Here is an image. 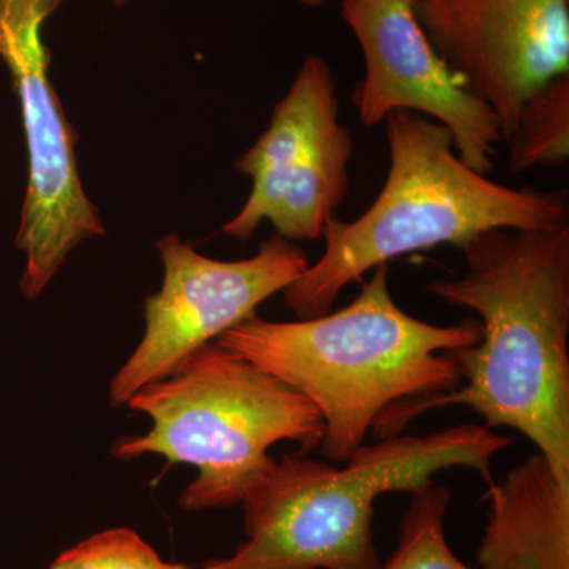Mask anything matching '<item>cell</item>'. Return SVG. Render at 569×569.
<instances>
[{
    "mask_svg": "<svg viewBox=\"0 0 569 569\" xmlns=\"http://www.w3.org/2000/svg\"><path fill=\"white\" fill-rule=\"evenodd\" d=\"M459 249L466 272L427 290L481 318L477 346L449 353L467 383L389 408L372 429L400 436L427 411L468 407L529 438L569 486V227L492 230Z\"/></svg>",
    "mask_w": 569,
    "mask_h": 569,
    "instance_id": "cell-1",
    "label": "cell"
},
{
    "mask_svg": "<svg viewBox=\"0 0 569 569\" xmlns=\"http://www.w3.org/2000/svg\"><path fill=\"white\" fill-rule=\"evenodd\" d=\"M481 326H436L392 299L389 266L336 313L298 321L252 317L216 340L296 389L325 422L321 452L347 462L389 408L458 388L451 351L477 346Z\"/></svg>",
    "mask_w": 569,
    "mask_h": 569,
    "instance_id": "cell-2",
    "label": "cell"
},
{
    "mask_svg": "<svg viewBox=\"0 0 569 569\" xmlns=\"http://www.w3.org/2000/svg\"><path fill=\"white\" fill-rule=\"evenodd\" d=\"M389 171L383 190L359 219L332 216L325 252L307 266L283 298L298 320L329 313L348 284L402 254L459 247L492 230L568 227V193L512 189L468 167L447 127L417 112L385 119Z\"/></svg>",
    "mask_w": 569,
    "mask_h": 569,
    "instance_id": "cell-3",
    "label": "cell"
},
{
    "mask_svg": "<svg viewBox=\"0 0 569 569\" xmlns=\"http://www.w3.org/2000/svg\"><path fill=\"white\" fill-rule=\"evenodd\" d=\"M511 445L488 426L392 436L356 449L346 467L288 456L242 500L246 541L200 569H381L376 501L415 492L441 471L468 468L492 481V460Z\"/></svg>",
    "mask_w": 569,
    "mask_h": 569,
    "instance_id": "cell-4",
    "label": "cell"
},
{
    "mask_svg": "<svg viewBox=\"0 0 569 569\" xmlns=\"http://www.w3.org/2000/svg\"><path fill=\"white\" fill-rule=\"evenodd\" d=\"M126 406L152 426L144 436L116 441L112 456L156 455L171 466L198 468L179 496L187 512L241 505L274 467L269 448L293 441L305 455L320 447L325 433L323 419L305 396L217 342L142 387Z\"/></svg>",
    "mask_w": 569,
    "mask_h": 569,
    "instance_id": "cell-5",
    "label": "cell"
},
{
    "mask_svg": "<svg viewBox=\"0 0 569 569\" xmlns=\"http://www.w3.org/2000/svg\"><path fill=\"white\" fill-rule=\"evenodd\" d=\"M66 0H0V61L20 103L28 186L14 246L24 254L21 293L37 299L70 253L107 228L82 186L78 134L50 80L43 29Z\"/></svg>",
    "mask_w": 569,
    "mask_h": 569,
    "instance_id": "cell-6",
    "label": "cell"
},
{
    "mask_svg": "<svg viewBox=\"0 0 569 569\" xmlns=\"http://www.w3.org/2000/svg\"><path fill=\"white\" fill-rule=\"evenodd\" d=\"M339 107L331 67L307 56L268 129L236 160V170L252 178V192L223 234L246 242L269 222L290 242L323 236L350 190L353 138Z\"/></svg>",
    "mask_w": 569,
    "mask_h": 569,
    "instance_id": "cell-7",
    "label": "cell"
},
{
    "mask_svg": "<svg viewBox=\"0 0 569 569\" xmlns=\"http://www.w3.org/2000/svg\"><path fill=\"white\" fill-rule=\"evenodd\" d=\"M163 283L144 301V335L112 377L108 396L122 407L146 385L171 376L194 351L257 316V309L309 266L305 250L272 234L246 260L204 257L178 234L157 241Z\"/></svg>",
    "mask_w": 569,
    "mask_h": 569,
    "instance_id": "cell-8",
    "label": "cell"
},
{
    "mask_svg": "<svg viewBox=\"0 0 569 569\" xmlns=\"http://www.w3.org/2000/svg\"><path fill=\"white\" fill-rule=\"evenodd\" d=\"M415 17L463 88L496 112L503 140L523 103L569 73V0H417Z\"/></svg>",
    "mask_w": 569,
    "mask_h": 569,
    "instance_id": "cell-9",
    "label": "cell"
},
{
    "mask_svg": "<svg viewBox=\"0 0 569 569\" xmlns=\"http://www.w3.org/2000/svg\"><path fill=\"white\" fill-rule=\"evenodd\" d=\"M417 0H342V17L366 61L353 103L366 127L391 112L430 116L447 127L460 159L481 174L496 168L503 140L496 112L463 88L415 17Z\"/></svg>",
    "mask_w": 569,
    "mask_h": 569,
    "instance_id": "cell-10",
    "label": "cell"
},
{
    "mask_svg": "<svg viewBox=\"0 0 569 569\" xmlns=\"http://www.w3.org/2000/svg\"><path fill=\"white\" fill-rule=\"evenodd\" d=\"M479 569H569V486L537 452L489 482Z\"/></svg>",
    "mask_w": 569,
    "mask_h": 569,
    "instance_id": "cell-11",
    "label": "cell"
},
{
    "mask_svg": "<svg viewBox=\"0 0 569 569\" xmlns=\"http://www.w3.org/2000/svg\"><path fill=\"white\" fill-rule=\"evenodd\" d=\"M507 141L512 173L568 162L569 73L553 78L523 103Z\"/></svg>",
    "mask_w": 569,
    "mask_h": 569,
    "instance_id": "cell-12",
    "label": "cell"
},
{
    "mask_svg": "<svg viewBox=\"0 0 569 569\" xmlns=\"http://www.w3.org/2000/svg\"><path fill=\"white\" fill-rule=\"evenodd\" d=\"M451 492L429 485L410 493V503L399 523V541L381 569H473L449 548L445 518Z\"/></svg>",
    "mask_w": 569,
    "mask_h": 569,
    "instance_id": "cell-13",
    "label": "cell"
},
{
    "mask_svg": "<svg viewBox=\"0 0 569 569\" xmlns=\"http://www.w3.org/2000/svg\"><path fill=\"white\" fill-rule=\"evenodd\" d=\"M50 569H200L168 563L130 529L100 531L67 549Z\"/></svg>",
    "mask_w": 569,
    "mask_h": 569,
    "instance_id": "cell-14",
    "label": "cell"
},
{
    "mask_svg": "<svg viewBox=\"0 0 569 569\" xmlns=\"http://www.w3.org/2000/svg\"><path fill=\"white\" fill-rule=\"evenodd\" d=\"M299 2L305 3L307 7H312V9H317V7L323 6L328 0H299Z\"/></svg>",
    "mask_w": 569,
    "mask_h": 569,
    "instance_id": "cell-15",
    "label": "cell"
},
{
    "mask_svg": "<svg viewBox=\"0 0 569 569\" xmlns=\"http://www.w3.org/2000/svg\"><path fill=\"white\" fill-rule=\"evenodd\" d=\"M108 2H111L112 6L123 7L127 6V3L132 2V0H108Z\"/></svg>",
    "mask_w": 569,
    "mask_h": 569,
    "instance_id": "cell-16",
    "label": "cell"
}]
</instances>
